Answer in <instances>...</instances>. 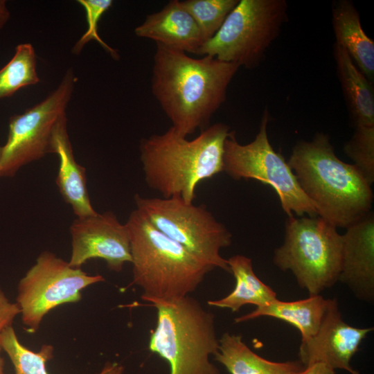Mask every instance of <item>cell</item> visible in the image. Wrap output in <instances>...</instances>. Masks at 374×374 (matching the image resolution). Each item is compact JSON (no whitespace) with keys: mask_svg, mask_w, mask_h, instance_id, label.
Returning a JSON list of instances; mask_svg holds the SVG:
<instances>
[{"mask_svg":"<svg viewBox=\"0 0 374 374\" xmlns=\"http://www.w3.org/2000/svg\"><path fill=\"white\" fill-rule=\"evenodd\" d=\"M240 66L215 57L201 58L156 44L151 89L172 127L187 137L203 130L224 103Z\"/></svg>","mask_w":374,"mask_h":374,"instance_id":"6da1fadb","label":"cell"},{"mask_svg":"<svg viewBox=\"0 0 374 374\" xmlns=\"http://www.w3.org/2000/svg\"><path fill=\"white\" fill-rule=\"evenodd\" d=\"M287 163L318 216L337 228L371 212V184L354 164L337 157L328 135L318 132L311 141L297 142Z\"/></svg>","mask_w":374,"mask_h":374,"instance_id":"7a4b0ae2","label":"cell"},{"mask_svg":"<svg viewBox=\"0 0 374 374\" xmlns=\"http://www.w3.org/2000/svg\"><path fill=\"white\" fill-rule=\"evenodd\" d=\"M231 130L222 123L202 130L193 139L172 127L141 139L140 160L148 186L163 198L193 203L197 185L223 171L224 142Z\"/></svg>","mask_w":374,"mask_h":374,"instance_id":"3957f363","label":"cell"},{"mask_svg":"<svg viewBox=\"0 0 374 374\" xmlns=\"http://www.w3.org/2000/svg\"><path fill=\"white\" fill-rule=\"evenodd\" d=\"M133 280L149 302L178 299L194 292L215 268L154 227L138 209L125 224Z\"/></svg>","mask_w":374,"mask_h":374,"instance_id":"277c9868","label":"cell"},{"mask_svg":"<svg viewBox=\"0 0 374 374\" xmlns=\"http://www.w3.org/2000/svg\"><path fill=\"white\" fill-rule=\"evenodd\" d=\"M150 305L157 320L149 350L168 362L170 374H220L209 359L219 348L212 312L189 295Z\"/></svg>","mask_w":374,"mask_h":374,"instance_id":"5b68a950","label":"cell"},{"mask_svg":"<svg viewBox=\"0 0 374 374\" xmlns=\"http://www.w3.org/2000/svg\"><path fill=\"white\" fill-rule=\"evenodd\" d=\"M341 251L342 237L336 226L319 216H291L273 262L280 270L290 271L300 287L312 296L339 281Z\"/></svg>","mask_w":374,"mask_h":374,"instance_id":"8992f818","label":"cell"},{"mask_svg":"<svg viewBox=\"0 0 374 374\" xmlns=\"http://www.w3.org/2000/svg\"><path fill=\"white\" fill-rule=\"evenodd\" d=\"M287 8L285 0H239L198 55L248 69L258 66L287 20Z\"/></svg>","mask_w":374,"mask_h":374,"instance_id":"52a82bcc","label":"cell"},{"mask_svg":"<svg viewBox=\"0 0 374 374\" xmlns=\"http://www.w3.org/2000/svg\"><path fill=\"white\" fill-rule=\"evenodd\" d=\"M269 112L264 109L258 132L247 144L240 143L235 131L224 142L223 171L235 180L255 179L272 187L288 217L292 214L318 216L313 203L300 187L284 157L271 146L267 134Z\"/></svg>","mask_w":374,"mask_h":374,"instance_id":"ba28073f","label":"cell"},{"mask_svg":"<svg viewBox=\"0 0 374 374\" xmlns=\"http://www.w3.org/2000/svg\"><path fill=\"white\" fill-rule=\"evenodd\" d=\"M136 209L168 238L215 269L230 272L220 250L231 244L232 235L203 204L186 203L177 197H145L136 194Z\"/></svg>","mask_w":374,"mask_h":374,"instance_id":"9c48e42d","label":"cell"},{"mask_svg":"<svg viewBox=\"0 0 374 374\" xmlns=\"http://www.w3.org/2000/svg\"><path fill=\"white\" fill-rule=\"evenodd\" d=\"M77 80L69 69L48 96L10 118L7 141L1 146L0 178L13 177L22 166L53 153L55 134L66 121V107Z\"/></svg>","mask_w":374,"mask_h":374,"instance_id":"30bf717a","label":"cell"},{"mask_svg":"<svg viewBox=\"0 0 374 374\" xmlns=\"http://www.w3.org/2000/svg\"><path fill=\"white\" fill-rule=\"evenodd\" d=\"M104 280L103 276L73 267L52 252H42L18 283L16 303L22 323L29 331H36L51 310L79 301L84 288Z\"/></svg>","mask_w":374,"mask_h":374,"instance_id":"8fae6325","label":"cell"},{"mask_svg":"<svg viewBox=\"0 0 374 374\" xmlns=\"http://www.w3.org/2000/svg\"><path fill=\"white\" fill-rule=\"evenodd\" d=\"M69 229L70 266L80 268L89 260L99 258L106 262L110 270L119 272L125 262H132L127 226L112 211L78 217Z\"/></svg>","mask_w":374,"mask_h":374,"instance_id":"7c38bea8","label":"cell"},{"mask_svg":"<svg viewBox=\"0 0 374 374\" xmlns=\"http://www.w3.org/2000/svg\"><path fill=\"white\" fill-rule=\"evenodd\" d=\"M373 328H360L346 323L341 317L336 299H330L328 307L317 332L302 340L299 352L300 362L305 367L315 363L324 364L332 369L360 374L350 361L362 341Z\"/></svg>","mask_w":374,"mask_h":374,"instance_id":"4fadbf2b","label":"cell"},{"mask_svg":"<svg viewBox=\"0 0 374 374\" xmlns=\"http://www.w3.org/2000/svg\"><path fill=\"white\" fill-rule=\"evenodd\" d=\"M342 237L339 281L358 299L374 300V215L371 211L348 226Z\"/></svg>","mask_w":374,"mask_h":374,"instance_id":"5bb4252c","label":"cell"},{"mask_svg":"<svg viewBox=\"0 0 374 374\" xmlns=\"http://www.w3.org/2000/svg\"><path fill=\"white\" fill-rule=\"evenodd\" d=\"M134 33L156 44L196 55L204 42L197 23L179 0H172L161 10L148 15Z\"/></svg>","mask_w":374,"mask_h":374,"instance_id":"9a60e30c","label":"cell"},{"mask_svg":"<svg viewBox=\"0 0 374 374\" xmlns=\"http://www.w3.org/2000/svg\"><path fill=\"white\" fill-rule=\"evenodd\" d=\"M335 44L344 48L357 69L374 80V42L364 32L359 14L350 0L334 1L331 8Z\"/></svg>","mask_w":374,"mask_h":374,"instance_id":"2e32d148","label":"cell"},{"mask_svg":"<svg viewBox=\"0 0 374 374\" xmlns=\"http://www.w3.org/2000/svg\"><path fill=\"white\" fill-rule=\"evenodd\" d=\"M53 154L59 158L55 179L57 188L66 203L70 204L78 217L96 215L88 193L86 169L75 160L66 130V121L57 129Z\"/></svg>","mask_w":374,"mask_h":374,"instance_id":"e0dca14e","label":"cell"},{"mask_svg":"<svg viewBox=\"0 0 374 374\" xmlns=\"http://www.w3.org/2000/svg\"><path fill=\"white\" fill-rule=\"evenodd\" d=\"M337 75L355 127L374 126L373 83L357 69L346 51L333 46Z\"/></svg>","mask_w":374,"mask_h":374,"instance_id":"ac0fdd59","label":"cell"},{"mask_svg":"<svg viewBox=\"0 0 374 374\" xmlns=\"http://www.w3.org/2000/svg\"><path fill=\"white\" fill-rule=\"evenodd\" d=\"M330 299L321 294L294 301H282L276 299L268 304L235 319V323L245 322L262 317H273L296 328L301 341L313 337L319 330L327 311Z\"/></svg>","mask_w":374,"mask_h":374,"instance_id":"d6986e66","label":"cell"},{"mask_svg":"<svg viewBox=\"0 0 374 374\" xmlns=\"http://www.w3.org/2000/svg\"><path fill=\"white\" fill-rule=\"evenodd\" d=\"M230 374H297L304 369L299 361L273 362L253 352L240 335L224 332L214 355Z\"/></svg>","mask_w":374,"mask_h":374,"instance_id":"ffe728a7","label":"cell"},{"mask_svg":"<svg viewBox=\"0 0 374 374\" xmlns=\"http://www.w3.org/2000/svg\"><path fill=\"white\" fill-rule=\"evenodd\" d=\"M227 261L230 273L235 279V287L226 296L208 301L209 305L236 312L243 305H253L259 308L277 299L272 288L254 273L251 258L238 254L230 257Z\"/></svg>","mask_w":374,"mask_h":374,"instance_id":"44dd1931","label":"cell"},{"mask_svg":"<svg viewBox=\"0 0 374 374\" xmlns=\"http://www.w3.org/2000/svg\"><path fill=\"white\" fill-rule=\"evenodd\" d=\"M39 82L35 49L30 43L20 44L11 60L0 69V100Z\"/></svg>","mask_w":374,"mask_h":374,"instance_id":"7402d4cb","label":"cell"},{"mask_svg":"<svg viewBox=\"0 0 374 374\" xmlns=\"http://www.w3.org/2000/svg\"><path fill=\"white\" fill-rule=\"evenodd\" d=\"M0 345L9 357L15 374H48L46 363L53 357L52 345L44 344L38 352H34L19 341L12 326L1 333Z\"/></svg>","mask_w":374,"mask_h":374,"instance_id":"603a6c76","label":"cell"},{"mask_svg":"<svg viewBox=\"0 0 374 374\" xmlns=\"http://www.w3.org/2000/svg\"><path fill=\"white\" fill-rule=\"evenodd\" d=\"M180 2L197 23L205 42L216 34L239 0H185Z\"/></svg>","mask_w":374,"mask_h":374,"instance_id":"cb8c5ba5","label":"cell"},{"mask_svg":"<svg viewBox=\"0 0 374 374\" xmlns=\"http://www.w3.org/2000/svg\"><path fill=\"white\" fill-rule=\"evenodd\" d=\"M344 151L372 185L374 181V126L355 127V132L345 143Z\"/></svg>","mask_w":374,"mask_h":374,"instance_id":"d4e9b609","label":"cell"},{"mask_svg":"<svg viewBox=\"0 0 374 374\" xmlns=\"http://www.w3.org/2000/svg\"><path fill=\"white\" fill-rule=\"evenodd\" d=\"M86 13L87 29L72 48V53L78 55L84 46L91 40L98 42L114 59L119 57L116 51L108 46L100 38L98 33V24L103 15L109 9L112 0H78Z\"/></svg>","mask_w":374,"mask_h":374,"instance_id":"484cf974","label":"cell"},{"mask_svg":"<svg viewBox=\"0 0 374 374\" xmlns=\"http://www.w3.org/2000/svg\"><path fill=\"white\" fill-rule=\"evenodd\" d=\"M19 314L18 305L7 298L0 285V335L5 328L12 326L14 319Z\"/></svg>","mask_w":374,"mask_h":374,"instance_id":"4316f807","label":"cell"},{"mask_svg":"<svg viewBox=\"0 0 374 374\" xmlns=\"http://www.w3.org/2000/svg\"><path fill=\"white\" fill-rule=\"evenodd\" d=\"M302 374H335V371L324 364L315 363L305 366Z\"/></svg>","mask_w":374,"mask_h":374,"instance_id":"83f0119b","label":"cell"},{"mask_svg":"<svg viewBox=\"0 0 374 374\" xmlns=\"http://www.w3.org/2000/svg\"><path fill=\"white\" fill-rule=\"evenodd\" d=\"M124 367L116 362H107L102 370L97 374H123Z\"/></svg>","mask_w":374,"mask_h":374,"instance_id":"f1b7e54d","label":"cell"},{"mask_svg":"<svg viewBox=\"0 0 374 374\" xmlns=\"http://www.w3.org/2000/svg\"><path fill=\"white\" fill-rule=\"evenodd\" d=\"M10 17V13L6 6V1L0 0V30L8 21Z\"/></svg>","mask_w":374,"mask_h":374,"instance_id":"f546056e","label":"cell"},{"mask_svg":"<svg viewBox=\"0 0 374 374\" xmlns=\"http://www.w3.org/2000/svg\"><path fill=\"white\" fill-rule=\"evenodd\" d=\"M1 351H2V348L0 345V374H5L4 373L5 361L1 356Z\"/></svg>","mask_w":374,"mask_h":374,"instance_id":"4dcf8cb0","label":"cell"},{"mask_svg":"<svg viewBox=\"0 0 374 374\" xmlns=\"http://www.w3.org/2000/svg\"><path fill=\"white\" fill-rule=\"evenodd\" d=\"M303 370H304V369H303ZM303 371H301V372H299V373H297V374H302V373H303Z\"/></svg>","mask_w":374,"mask_h":374,"instance_id":"1f68e13d","label":"cell"},{"mask_svg":"<svg viewBox=\"0 0 374 374\" xmlns=\"http://www.w3.org/2000/svg\"><path fill=\"white\" fill-rule=\"evenodd\" d=\"M1 147L0 146V155H1Z\"/></svg>","mask_w":374,"mask_h":374,"instance_id":"d6a6232c","label":"cell"}]
</instances>
